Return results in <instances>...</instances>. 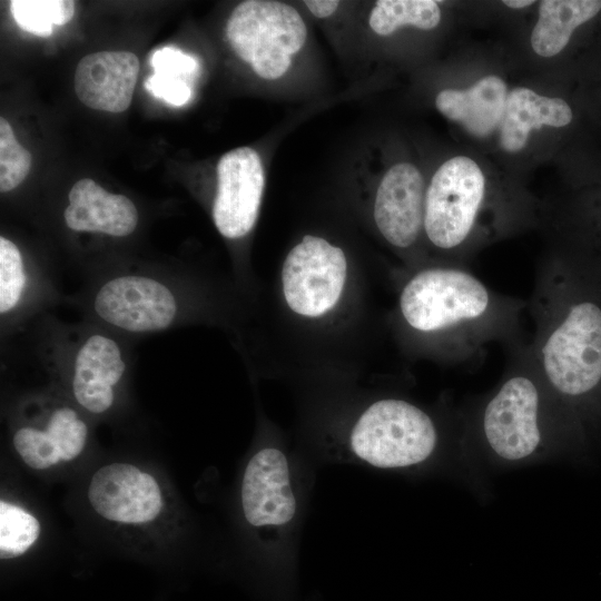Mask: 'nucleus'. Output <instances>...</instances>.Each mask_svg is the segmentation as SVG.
Segmentation results:
<instances>
[{"mask_svg": "<svg viewBox=\"0 0 601 601\" xmlns=\"http://www.w3.org/2000/svg\"><path fill=\"white\" fill-rule=\"evenodd\" d=\"M528 308L535 332L529 345L539 372L559 395L577 398L601 384V284L564 259L535 274Z\"/></svg>", "mask_w": 601, "mask_h": 601, "instance_id": "obj_2", "label": "nucleus"}, {"mask_svg": "<svg viewBox=\"0 0 601 601\" xmlns=\"http://www.w3.org/2000/svg\"><path fill=\"white\" fill-rule=\"evenodd\" d=\"M571 120L572 110L563 99L518 87L506 97L500 145L508 152H518L526 145L531 130L542 126L564 127Z\"/></svg>", "mask_w": 601, "mask_h": 601, "instance_id": "obj_19", "label": "nucleus"}, {"mask_svg": "<svg viewBox=\"0 0 601 601\" xmlns=\"http://www.w3.org/2000/svg\"><path fill=\"white\" fill-rule=\"evenodd\" d=\"M31 154L16 139L10 124L0 118V191L16 189L28 176Z\"/></svg>", "mask_w": 601, "mask_h": 601, "instance_id": "obj_24", "label": "nucleus"}, {"mask_svg": "<svg viewBox=\"0 0 601 601\" xmlns=\"http://www.w3.org/2000/svg\"><path fill=\"white\" fill-rule=\"evenodd\" d=\"M508 351L509 370L484 407L482 430L499 456L515 461L532 454L541 443V385L545 381L528 344L522 341Z\"/></svg>", "mask_w": 601, "mask_h": 601, "instance_id": "obj_6", "label": "nucleus"}, {"mask_svg": "<svg viewBox=\"0 0 601 601\" xmlns=\"http://www.w3.org/2000/svg\"><path fill=\"white\" fill-rule=\"evenodd\" d=\"M87 501L106 523L131 529L152 526L168 511L167 494L158 477L125 461L96 470L88 482Z\"/></svg>", "mask_w": 601, "mask_h": 601, "instance_id": "obj_10", "label": "nucleus"}, {"mask_svg": "<svg viewBox=\"0 0 601 601\" xmlns=\"http://www.w3.org/2000/svg\"><path fill=\"white\" fill-rule=\"evenodd\" d=\"M425 184L410 162L392 166L383 176L374 200V220L387 243L413 246L424 230Z\"/></svg>", "mask_w": 601, "mask_h": 601, "instance_id": "obj_15", "label": "nucleus"}, {"mask_svg": "<svg viewBox=\"0 0 601 601\" xmlns=\"http://www.w3.org/2000/svg\"><path fill=\"white\" fill-rule=\"evenodd\" d=\"M528 302L490 288L456 265L426 267L403 286L398 309L405 325L431 339L437 354L457 364L480 361L492 343L522 342Z\"/></svg>", "mask_w": 601, "mask_h": 601, "instance_id": "obj_1", "label": "nucleus"}, {"mask_svg": "<svg viewBox=\"0 0 601 601\" xmlns=\"http://www.w3.org/2000/svg\"><path fill=\"white\" fill-rule=\"evenodd\" d=\"M486 195L485 177L479 165L456 156L434 173L425 196L424 233L435 248L455 255L472 239Z\"/></svg>", "mask_w": 601, "mask_h": 601, "instance_id": "obj_9", "label": "nucleus"}, {"mask_svg": "<svg viewBox=\"0 0 601 601\" xmlns=\"http://www.w3.org/2000/svg\"><path fill=\"white\" fill-rule=\"evenodd\" d=\"M434 422L416 405L380 400L358 417L351 434L354 453L381 469L405 467L426 460L435 449Z\"/></svg>", "mask_w": 601, "mask_h": 601, "instance_id": "obj_8", "label": "nucleus"}, {"mask_svg": "<svg viewBox=\"0 0 601 601\" xmlns=\"http://www.w3.org/2000/svg\"><path fill=\"white\" fill-rule=\"evenodd\" d=\"M145 88L156 98L173 106H183L191 99L193 90L187 80L154 73L145 81Z\"/></svg>", "mask_w": 601, "mask_h": 601, "instance_id": "obj_26", "label": "nucleus"}, {"mask_svg": "<svg viewBox=\"0 0 601 601\" xmlns=\"http://www.w3.org/2000/svg\"><path fill=\"white\" fill-rule=\"evenodd\" d=\"M265 176L259 155L250 147L233 149L218 161L213 221L221 236L239 239L253 229L260 208Z\"/></svg>", "mask_w": 601, "mask_h": 601, "instance_id": "obj_13", "label": "nucleus"}, {"mask_svg": "<svg viewBox=\"0 0 601 601\" xmlns=\"http://www.w3.org/2000/svg\"><path fill=\"white\" fill-rule=\"evenodd\" d=\"M139 60L129 51H98L85 56L75 71V91L87 107L122 112L131 104Z\"/></svg>", "mask_w": 601, "mask_h": 601, "instance_id": "obj_17", "label": "nucleus"}, {"mask_svg": "<svg viewBox=\"0 0 601 601\" xmlns=\"http://www.w3.org/2000/svg\"><path fill=\"white\" fill-rule=\"evenodd\" d=\"M8 424L14 454L37 472L78 460L92 437V421L50 385L14 398Z\"/></svg>", "mask_w": 601, "mask_h": 601, "instance_id": "obj_5", "label": "nucleus"}, {"mask_svg": "<svg viewBox=\"0 0 601 601\" xmlns=\"http://www.w3.org/2000/svg\"><path fill=\"white\" fill-rule=\"evenodd\" d=\"M66 295L57 272L29 256L13 239L0 236V328L4 345Z\"/></svg>", "mask_w": 601, "mask_h": 601, "instance_id": "obj_11", "label": "nucleus"}, {"mask_svg": "<svg viewBox=\"0 0 601 601\" xmlns=\"http://www.w3.org/2000/svg\"><path fill=\"white\" fill-rule=\"evenodd\" d=\"M440 21L441 9L433 0H380L368 18L370 27L380 36H390L403 26L430 30Z\"/></svg>", "mask_w": 601, "mask_h": 601, "instance_id": "obj_21", "label": "nucleus"}, {"mask_svg": "<svg viewBox=\"0 0 601 601\" xmlns=\"http://www.w3.org/2000/svg\"><path fill=\"white\" fill-rule=\"evenodd\" d=\"M344 252L322 237L306 235L282 268L285 300L296 314L317 317L338 302L346 279Z\"/></svg>", "mask_w": 601, "mask_h": 601, "instance_id": "obj_12", "label": "nucleus"}, {"mask_svg": "<svg viewBox=\"0 0 601 601\" xmlns=\"http://www.w3.org/2000/svg\"><path fill=\"white\" fill-rule=\"evenodd\" d=\"M41 522L27 506L2 496L0 500V559L22 558L39 541Z\"/></svg>", "mask_w": 601, "mask_h": 601, "instance_id": "obj_22", "label": "nucleus"}, {"mask_svg": "<svg viewBox=\"0 0 601 601\" xmlns=\"http://www.w3.org/2000/svg\"><path fill=\"white\" fill-rule=\"evenodd\" d=\"M155 73L187 80L198 70L196 59L179 49L165 47L156 50L150 57Z\"/></svg>", "mask_w": 601, "mask_h": 601, "instance_id": "obj_25", "label": "nucleus"}, {"mask_svg": "<svg viewBox=\"0 0 601 601\" xmlns=\"http://www.w3.org/2000/svg\"><path fill=\"white\" fill-rule=\"evenodd\" d=\"M62 220L76 235L122 239L136 233L140 217L129 197L110 193L95 180L83 178L70 188Z\"/></svg>", "mask_w": 601, "mask_h": 601, "instance_id": "obj_16", "label": "nucleus"}, {"mask_svg": "<svg viewBox=\"0 0 601 601\" xmlns=\"http://www.w3.org/2000/svg\"><path fill=\"white\" fill-rule=\"evenodd\" d=\"M311 13L317 18H327L338 8L339 1L335 0H308L304 1Z\"/></svg>", "mask_w": 601, "mask_h": 601, "instance_id": "obj_27", "label": "nucleus"}, {"mask_svg": "<svg viewBox=\"0 0 601 601\" xmlns=\"http://www.w3.org/2000/svg\"><path fill=\"white\" fill-rule=\"evenodd\" d=\"M10 11L16 23L27 32L49 37L52 26H63L75 14L71 0H13Z\"/></svg>", "mask_w": 601, "mask_h": 601, "instance_id": "obj_23", "label": "nucleus"}, {"mask_svg": "<svg viewBox=\"0 0 601 601\" xmlns=\"http://www.w3.org/2000/svg\"><path fill=\"white\" fill-rule=\"evenodd\" d=\"M288 461L275 447H264L248 461L240 486L242 510L257 529L282 528L296 512Z\"/></svg>", "mask_w": 601, "mask_h": 601, "instance_id": "obj_14", "label": "nucleus"}, {"mask_svg": "<svg viewBox=\"0 0 601 601\" xmlns=\"http://www.w3.org/2000/svg\"><path fill=\"white\" fill-rule=\"evenodd\" d=\"M601 10L598 0H543L539 19L531 33V46L540 57L558 55L568 45L573 31Z\"/></svg>", "mask_w": 601, "mask_h": 601, "instance_id": "obj_20", "label": "nucleus"}, {"mask_svg": "<svg viewBox=\"0 0 601 601\" xmlns=\"http://www.w3.org/2000/svg\"><path fill=\"white\" fill-rule=\"evenodd\" d=\"M226 37L257 76L275 80L286 73L290 57L303 48L307 29L297 10L287 3L247 0L229 16Z\"/></svg>", "mask_w": 601, "mask_h": 601, "instance_id": "obj_7", "label": "nucleus"}, {"mask_svg": "<svg viewBox=\"0 0 601 601\" xmlns=\"http://www.w3.org/2000/svg\"><path fill=\"white\" fill-rule=\"evenodd\" d=\"M506 97L505 82L497 76H486L464 90H442L435 106L443 116L461 124L472 136L484 138L501 124Z\"/></svg>", "mask_w": 601, "mask_h": 601, "instance_id": "obj_18", "label": "nucleus"}, {"mask_svg": "<svg viewBox=\"0 0 601 601\" xmlns=\"http://www.w3.org/2000/svg\"><path fill=\"white\" fill-rule=\"evenodd\" d=\"M28 329L35 359L50 386L92 422L122 410L134 371L132 341L87 319L66 323L49 313Z\"/></svg>", "mask_w": 601, "mask_h": 601, "instance_id": "obj_3", "label": "nucleus"}, {"mask_svg": "<svg viewBox=\"0 0 601 601\" xmlns=\"http://www.w3.org/2000/svg\"><path fill=\"white\" fill-rule=\"evenodd\" d=\"M175 266L118 259L85 275L65 302L83 319L136 342L183 326L194 315V288Z\"/></svg>", "mask_w": 601, "mask_h": 601, "instance_id": "obj_4", "label": "nucleus"}, {"mask_svg": "<svg viewBox=\"0 0 601 601\" xmlns=\"http://www.w3.org/2000/svg\"><path fill=\"white\" fill-rule=\"evenodd\" d=\"M503 3L506 7L513 8V9H521L529 7L534 3L532 0H504Z\"/></svg>", "mask_w": 601, "mask_h": 601, "instance_id": "obj_28", "label": "nucleus"}]
</instances>
